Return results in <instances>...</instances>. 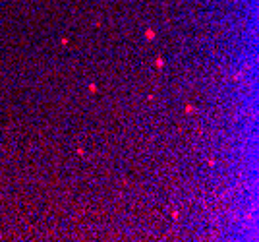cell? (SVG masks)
Wrapping results in <instances>:
<instances>
[{
	"label": "cell",
	"instance_id": "obj_1",
	"mask_svg": "<svg viewBox=\"0 0 259 242\" xmlns=\"http://www.w3.org/2000/svg\"><path fill=\"white\" fill-rule=\"evenodd\" d=\"M145 37H147V39H149V41H151V39H155V31H153V29H147Z\"/></svg>",
	"mask_w": 259,
	"mask_h": 242
}]
</instances>
